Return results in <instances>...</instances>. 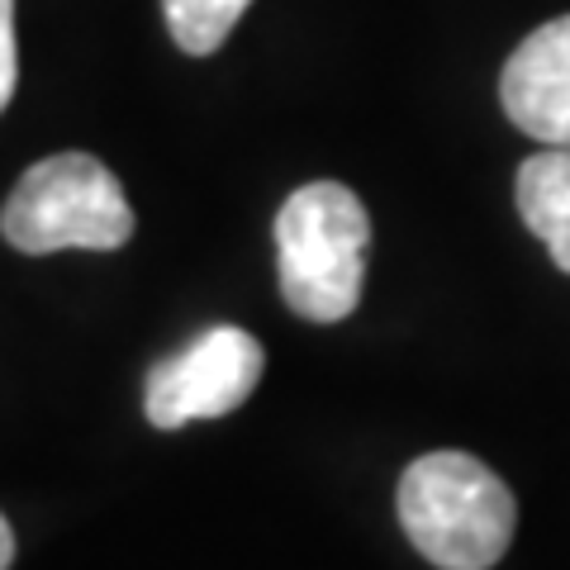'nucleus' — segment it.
I'll list each match as a JSON object with an SVG mask.
<instances>
[{
	"label": "nucleus",
	"instance_id": "f03ea898",
	"mask_svg": "<svg viewBox=\"0 0 570 570\" xmlns=\"http://www.w3.org/2000/svg\"><path fill=\"white\" fill-rule=\"evenodd\" d=\"M371 219L343 181L299 186L276 214L281 295L314 324H337L356 309L366 285Z\"/></svg>",
	"mask_w": 570,
	"mask_h": 570
},
{
	"label": "nucleus",
	"instance_id": "0eeeda50",
	"mask_svg": "<svg viewBox=\"0 0 570 570\" xmlns=\"http://www.w3.org/2000/svg\"><path fill=\"white\" fill-rule=\"evenodd\" d=\"M247 6H253V0H163L171 39H176V48H186L190 58L219 52Z\"/></svg>",
	"mask_w": 570,
	"mask_h": 570
},
{
	"label": "nucleus",
	"instance_id": "39448f33",
	"mask_svg": "<svg viewBox=\"0 0 570 570\" xmlns=\"http://www.w3.org/2000/svg\"><path fill=\"white\" fill-rule=\"evenodd\" d=\"M504 115L547 148H570V14L532 29L499 77Z\"/></svg>",
	"mask_w": 570,
	"mask_h": 570
},
{
	"label": "nucleus",
	"instance_id": "6e6552de",
	"mask_svg": "<svg viewBox=\"0 0 570 570\" xmlns=\"http://www.w3.org/2000/svg\"><path fill=\"white\" fill-rule=\"evenodd\" d=\"M14 77H20V52H14V0H0V115L14 96Z\"/></svg>",
	"mask_w": 570,
	"mask_h": 570
},
{
	"label": "nucleus",
	"instance_id": "7ed1b4c3",
	"mask_svg": "<svg viewBox=\"0 0 570 570\" xmlns=\"http://www.w3.org/2000/svg\"><path fill=\"white\" fill-rule=\"evenodd\" d=\"M0 234L29 257L91 247L115 253L134 238V209L119 176L91 153H58L33 163L0 209Z\"/></svg>",
	"mask_w": 570,
	"mask_h": 570
},
{
	"label": "nucleus",
	"instance_id": "f257e3e1",
	"mask_svg": "<svg viewBox=\"0 0 570 570\" xmlns=\"http://www.w3.org/2000/svg\"><path fill=\"white\" fill-rule=\"evenodd\" d=\"M400 523L438 570H490L513 542L519 504L485 461L428 452L400 475Z\"/></svg>",
	"mask_w": 570,
	"mask_h": 570
},
{
	"label": "nucleus",
	"instance_id": "1a4fd4ad",
	"mask_svg": "<svg viewBox=\"0 0 570 570\" xmlns=\"http://www.w3.org/2000/svg\"><path fill=\"white\" fill-rule=\"evenodd\" d=\"M10 561H14V532L6 523V513H0V570H10Z\"/></svg>",
	"mask_w": 570,
	"mask_h": 570
},
{
	"label": "nucleus",
	"instance_id": "423d86ee",
	"mask_svg": "<svg viewBox=\"0 0 570 570\" xmlns=\"http://www.w3.org/2000/svg\"><path fill=\"white\" fill-rule=\"evenodd\" d=\"M513 195H519L523 224L547 243L551 262L570 276V148L532 153L519 167Z\"/></svg>",
	"mask_w": 570,
	"mask_h": 570
},
{
	"label": "nucleus",
	"instance_id": "20e7f679",
	"mask_svg": "<svg viewBox=\"0 0 570 570\" xmlns=\"http://www.w3.org/2000/svg\"><path fill=\"white\" fill-rule=\"evenodd\" d=\"M262 343L253 333L234 324H219L200 333L190 347L163 356L148 371V390H142V409L148 423L171 433L195 419H224L238 404L253 400L262 381Z\"/></svg>",
	"mask_w": 570,
	"mask_h": 570
}]
</instances>
